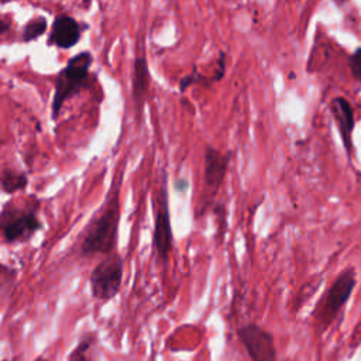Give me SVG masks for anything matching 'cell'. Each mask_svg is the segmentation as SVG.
<instances>
[{
  "label": "cell",
  "mask_w": 361,
  "mask_h": 361,
  "mask_svg": "<svg viewBox=\"0 0 361 361\" xmlns=\"http://www.w3.org/2000/svg\"><path fill=\"white\" fill-rule=\"evenodd\" d=\"M120 185L121 180L111 182L100 210L85 227L79 245V255L82 258L109 255L117 251L118 226L121 216Z\"/></svg>",
  "instance_id": "obj_1"
},
{
  "label": "cell",
  "mask_w": 361,
  "mask_h": 361,
  "mask_svg": "<svg viewBox=\"0 0 361 361\" xmlns=\"http://www.w3.org/2000/svg\"><path fill=\"white\" fill-rule=\"evenodd\" d=\"M38 212L39 200L37 196H28V202L23 206L17 204L14 200H7L0 212L3 243L8 245L28 243L42 228Z\"/></svg>",
  "instance_id": "obj_2"
},
{
  "label": "cell",
  "mask_w": 361,
  "mask_h": 361,
  "mask_svg": "<svg viewBox=\"0 0 361 361\" xmlns=\"http://www.w3.org/2000/svg\"><path fill=\"white\" fill-rule=\"evenodd\" d=\"M93 56L90 52L83 51L73 55L65 68L56 75L55 92L51 103V117L56 120L63 103L78 94L87 83L89 69L92 66Z\"/></svg>",
  "instance_id": "obj_3"
},
{
  "label": "cell",
  "mask_w": 361,
  "mask_h": 361,
  "mask_svg": "<svg viewBox=\"0 0 361 361\" xmlns=\"http://www.w3.org/2000/svg\"><path fill=\"white\" fill-rule=\"evenodd\" d=\"M124 261L118 251H114L97 262L89 274L90 295L94 300L106 303L114 299L121 289Z\"/></svg>",
  "instance_id": "obj_4"
},
{
  "label": "cell",
  "mask_w": 361,
  "mask_h": 361,
  "mask_svg": "<svg viewBox=\"0 0 361 361\" xmlns=\"http://www.w3.org/2000/svg\"><path fill=\"white\" fill-rule=\"evenodd\" d=\"M173 247V233L169 213V195L166 173H162V180L155 196V217L152 230V250L157 261L166 265Z\"/></svg>",
  "instance_id": "obj_5"
},
{
  "label": "cell",
  "mask_w": 361,
  "mask_h": 361,
  "mask_svg": "<svg viewBox=\"0 0 361 361\" xmlns=\"http://www.w3.org/2000/svg\"><path fill=\"white\" fill-rule=\"evenodd\" d=\"M355 286V272L353 268L344 269L334 279L329 290L326 292L320 307L317 309V323L322 329L331 324L336 316L340 313L341 307L347 303Z\"/></svg>",
  "instance_id": "obj_6"
},
{
  "label": "cell",
  "mask_w": 361,
  "mask_h": 361,
  "mask_svg": "<svg viewBox=\"0 0 361 361\" xmlns=\"http://www.w3.org/2000/svg\"><path fill=\"white\" fill-rule=\"evenodd\" d=\"M237 338L251 361H278L274 334L257 323H247L237 329Z\"/></svg>",
  "instance_id": "obj_7"
},
{
  "label": "cell",
  "mask_w": 361,
  "mask_h": 361,
  "mask_svg": "<svg viewBox=\"0 0 361 361\" xmlns=\"http://www.w3.org/2000/svg\"><path fill=\"white\" fill-rule=\"evenodd\" d=\"M231 152H221L213 145H206L203 151V185L206 192L213 197L224 183Z\"/></svg>",
  "instance_id": "obj_8"
},
{
  "label": "cell",
  "mask_w": 361,
  "mask_h": 361,
  "mask_svg": "<svg viewBox=\"0 0 361 361\" xmlns=\"http://www.w3.org/2000/svg\"><path fill=\"white\" fill-rule=\"evenodd\" d=\"M82 35V25L73 17L61 14L55 17L49 34L48 42L61 48L68 49L75 47Z\"/></svg>",
  "instance_id": "obj_9"
},
{
  "label": "cell",
  "mask_w": 361,
  "mask_h": 361,
  "mask_svg": "<svg viewBox=\"0 0 361 361\" xmlns=\"http://www.w3.org/2000/svg\"><path fill=\"white\" fill-rule=\"evenodd\" d=\"M331 111L333 116L336 118L341 140H343V145L347 151V154H351V133L354 128V113L353 109L348 103V100H345L344 97H336L331 100Z\"/></svg>",
  "instance_id": "obj_10"
},
{
  "label": "cell",
  "mask_w": 361,
  "mask_h": 361,
  "mask_svg": "<svg viewBox=\"0 0 361 361\" xmlns=\"http://www.w3.org/2000/svg\"><path fill=\"white\" fill-rule=\"evenodd\" d=\"M149 85V72L147 59L142 56L135 58L133 68V99L138 111L144 104V97Z\"/></svg>",
  "instance_id": "obj_11"
},
{
  "label": "cell",
  "mask_w": 361,
  "mask_h": 361,
  "mask_svg": "<svg viewBox=\"0 0 361 361\" xmlns=\"http://www.w3.org/2000/svg\"><path fill=\"white\" fill-rule=\"evenodd\" d=\"M97 343L99 337L96 331H85L75 348L68 354L66 361H99Z\"/></svg>",
  "instance_id": "obj_12"
},
{
  "label": "cell",
  "mask_w": 361,
  "mask_h": 361,
  "mask_svg": "<svg viewBox=\"0 0 361 361\" xmlns=\"http://www.w3.org/2000/svg\"><path fill=\"white\" fill-rule=\"evenodd\" d=\"M0 185L3 193L14 195L27 188L28 176L24 171H18L14 168H3L0 175Z\"/></svg>",
  "instance_id": "obj_13"
},
{
  "label": "cell",
  "mask_w": 361,
  "mask_h": 361,
  "mask_svg": "<svg viewBox=\"0 0 361 361\" xmlns=\"http://www.w3.org/2000/svg\"><path fill=\"white\" fill-rule=\"evenodd\" d=\"M47 30V18L45 17H34L28 20L23 28L21 39L24 42H31L39 38Z\"/></svg>",
  "instance_id": "obj_14"
},
{
  "label": "cell",
  "mask_w": 361,
  "mask_h": 361,
  "mask_svg": "<svg viewBox=\"0 0 361 361\" xmlns=\"http://www.w3.org/2000/svg\"><path fill=\"white\" fill-rule=\"evenodd\" d=\"M1 272H0V288H1V296L3 299L6 298V290L8 288L13 286L16 276H17V271L11 267H8L7 264H1Z\"/></svg>",
  "instance_id": "obj_15"
},
{
  "label": "cell",
  "mask_w": 361,
  "mask_h": 361,
  "mask_svg": "<svg viewBox=\"0 0 361 361\" xmlns=\"http://www.w3.org/2000/svg\"><path fill=\"white\" fill-rule=\"evenodd\" d=\"M350 68L353 72V76L361 82V48L355 49V52L353 54L351 59H350Z\"/></svg>",
  "instance_id": "obj_16"
},
{
  "label": "cell",
  "mask_w": 361,
  "mask_h": 361,
  "mask_svg": "<svg viewBox=\"0 0 361 361\" xmlns=\"http://www.w3.org/2000/svg\"><path fill=\"white\" fill-rule=\"evenodd\" d=\"M188 188H189V180L186 179V178H182L180 176V179L178 178L175 182H173V189L176 190V192H185V190H188Z\"/></svg>",
  "instance_id": "obj_17"
},
{
  "label": "cell",
  "mask_w": 361,
  "mask_h": 361,
  "mask_svg": "<svg viewBox=\"0 0 361 361\" xmlns=\"http://www.w3.org/2000/svg\"><path fill=\"white\" fill-rule=\"evenodd\" d=\"M8 25L4 23V21H0V34H4L7 31Z\"/></svg>",
  "instance_id": "obj_18"
},
{
  "label": "cell",
  "mask_w": 361,
  "mask_h": 361,
  "mask_svg": "<svg viewBox=\"0 0 361 361\" xmlns=\"http://www.w3.org/2000/svg\"><path fill=\"white\" fill-rule=\"evenodd\" d=\"M32 361H48V360H47L44 355H38V357H37V358H34Z\"/></svg>",
  "instance_id": "obj_19"
},
{
  "label": "cell",
  "mask_w": 361,
  "mask_h": 361,
  "mask_svg": "<svg viewBox=\"0 0 361 361\" xmlns=\"http://www.w3.org/2000/svg\"><path fill=\"white\" fill-rule=\"evenodd\" d=\"M337 3H341V1H345V0H336Z\"/></svg>",
  "instance_id": "obj_20"
},
{
  "label": "cell",
  "mask_w": 361,
  "mask_h": 361,
  "mask_svg": "<svg viewBox=\"0 0 361 361\" xmlns=\"http://www.w3.org/2000/svg\"><path fill=\"white\" fill-rule=\"evenodd\" d=\"M3 361H7V360H3Z\"/></svg>",
  "instance_id": "obj_21"
}]
</instances>
